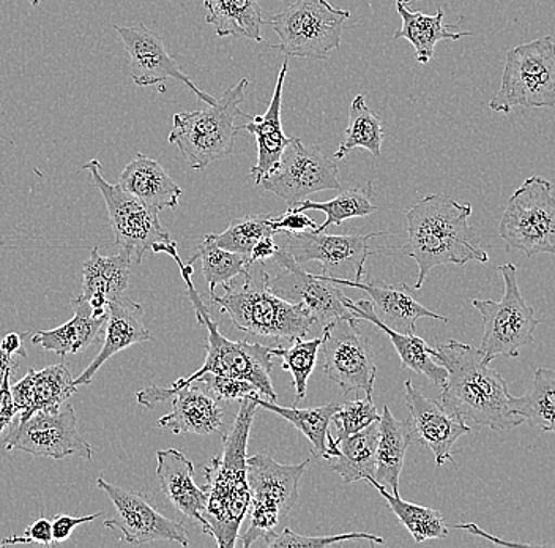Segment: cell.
<instances>
[{
  "label": "cell",
  "instance_id": "41",
  "mask_svg": "<svg viewBox=\"0 0 555 548\" xmlns=\"http://www.w3.org/2000/svg\"><path fill=\"white\" fill-rule=\"evenodd\" d=\"M276 234L275 227H273V215L260 214L235 218L223 232L207 234V238L218 247L241 253L249 258V253L260 239Z\"/></svg>",
  "mask_w": 555,
  "mask_h": 548
},
{
  "label": "cell",
  "instance_id": "28",
  "mask_svg": "<svg viewBox=\"0 0 555 548\" xmlns=\"http://www.w3.org/2000/svg\"><path fill=\"white\" fill-rule=\"evenodd\" d=\"M346 304L349 310L352 311L353 317L359 319V321L371 322V324L380 329L384 334H387L388 339L393 343L404 369L423 374L436 386L442 387L446 384V367L437 362L436 349L431 348L425 340L420 339L415 334H402V332L395 331V329L385 326L374 314L373 304L370 301L356 302L347 297Z\"/></svg>",
  "mask_w": 555,
  "mask_h": 548
},
{
  "label": "cell",
  "instance_id": "45",
  "mask_svg": "<svg viewBox=\"0 0 555 548\" xmlns=\"http://www.w3.org/2000/svg\"><path fill=\"white\" fill-rule=\"evenodd\" d=\"M197 383L204 384L218 402H241L243 398L260 395L258 387L249 383V381L241 380V378L225 377V374L206 373L197 380Z\"/></svg>",
  "mask_w": 555,
  "mask_h": 548
},
{
  "label": "cell",
  "instance_id": "13",
  "mask_svg": "<svg viewBox=\"0 0 555 548\" xmlns=\"http://www.w3.org/2000/svg\"><path fill=\"white\" fill-rule=\"evenodd\" d=\"M339 165L327 157L319 145H307L291 138L272 175L263 177L260 187L286 201L287 207L325 190H339Z\"/></svg>",
  "mask_w": 555,
  "mask_h": 548
},
{
  "label": "cell",
  "instance_id": "30",
  "mask_svg": "<svg viewBox=\"0 0 555 548\" xmlns=\"http://www.w3.org/2000/svg\"><path fill=\"white\" fill-rule=\"evenodd\" d=\"M73 308L75 317L59 328L35 334L34 345L41 346L44 352L55 353L64 359L69 354L85 352L89 346L99 343L107 318L92 317L89 305L79 294L73 300Z\"/></svg>",
  "mask_w": 555,
  "mask_h": 548
},
{
  "label": "cell",
  "instance_id": "27",
  "mask_svg": "<svg viewBox=\"0 0 555 548\" xmlns=\"http://www.w3.org/2000/svg\"><path fill=\"white\" fill-rule=\"evenodd\" d=\"M171 398L172 411L159 418L158 425L171 429L173 435L206 436L223 429V411L210 392L189 384L173 392Z\"/></svg>",
  "mask_w": 555,
  "mask_h": 548
},
{
  "label": "cell",
  "instance_id": "52",
  "mask_svg": "<svg viewBox=\"0 0 555 548\" xmlns=\"http://www.w3.org/2000/svg\"><path fill=\"white\" fill-rule=\"evenodd\" d=\"M17 366H20L17 356H10V354L2 348V345H0V387H2L7 374L15 373Z\"/></svg>",
  "mask_w": 555,
  "mask_h": 548
},
{
  "label": "cell",
  "instance_id": "7",
  "mask_svg": "<svg viewBox=\"0 0 555 548\" xmlns=\"http://www.w3.org/2000/svg\"><path fill=\"white\" fill-rule=\"evenodd\" d=\"M248 464L249 492V526L241 536L242 546L249 548L259 539L275 534L281 520L293 511L298 501V484L307 473L310 460L298 464H284L266 456L246 459Z\"/></svg>",
  "mask_w": 555,
  "mask_h": 548
},
{
  "label": "cell",
  "instance_id": "50",
  "mask_svg": "<svg viewBox=\"0 0 555 548\" xmlns=\"http://www.w3.org/2000/svg\"><path fill=\"white\" fill-rule=\"evenodd\" d=\"M278 244L275 242V235H270V238L260 239L258 244L253 247L251 253H249V265H255V263H263L269 262V259H273L276 256Z\"/></svg>",
  "mask_w": 555,
  "mask_h": 548
},
{
  "label": "cell",
  "instance_id": "6",
  "mask_svg": "<svg viewBox=\"0 0 555 548\" xmlns=\"http://www.w3.org/2000/svg\"><path fill=\"white\" fill-rule=\"evenodd\" d=\"M248 85V79L243 78L225 89L215 105L173 116L168 141L180 149L191 169H206L210 163L234 154L235 140L241 131L235 119L246 117L241 105Z\"/></svg>",
  "mask_w": 555,
  "mask_h": 548
},
{
  "label": "cell",
  "instance_id": "39",
  "mask_svg": "<svg viewBox=\"0 0 555 548\" xmlns=\"http://www.w3.org/2000/svg\"><path fill=\"white\" fill-rule=\"evenodd\" d=\"M384 130L379 117L366 105L364 95H357L349 107V125L346 128V137L335 152L336 160H345L353 149H364L374 158L382 154Z\"/></svg>",
  "mask_w": 555,
  "mask_h": 548
},
{
  "label": "cell",
  "instance_id": "5",
  "mask_svg": "<svg viewBox=\"0 0 555 548\" xmlns=\"http://www.w3.org/2000/svg\"><path fill=\"white\" fill-rule=\"evenodd\" d=\"M242 277L238 284H221L223 296L211 294V302L231 318L237 331L276 342H294L310 334L315 322L310 311L272 293L267 288L270 276L263 265L255 263Z\"/></svg>",
  "mask_w": 555,
  "mask_h": 548
},
{
  "label": "cell",
  "instance_id": "26",
  "mask_svg": "<svg viewBox=\"0 0 555 548\" xmlns=\"http://www.w3.org/2000/svg\"><path fill=\"white\" fill-rule=\"evenodd\" d=\"M12 392L21 412L20 421H26L38 411H57L78 392V386L68 367L57 364L38 372L30 369L12 386Z\"/></svg>",
  "mask_w": 555,
  "mask_h": 548
},
{
  "label": "cell",
  "instance_id": "37",
  "mask_svg": "<svg viewBox=\"0 0 555 548\" xmlns=\"http://www.w3.org/2000/svg\"><path fill=\"white\" fill-rule=\"evenodd\" d=\"M374 196L373 183L367 182L362 187L346 190L339 193L333 200L319 203V201L304 200L294 204L289 209L301 211H319L325 214V221L318 228V231H325L330 227H338L350 218L370 217L376 213L377 207L371 203Z\"/></svg>",
  "mask_w": 555,
  "mask_h": 548
},
{
  "label": "cell",
  "instance_id": "42",
  "mask_svg": "<svg viewBox=\"0 0 555 548\" xmlns=\"http://www.w3.org/2000/svg\"><path fill=\"white\" fill-rule=\"evenodd\" d=\"M322 339L294 340L289 348L276 346L270 348V354L281 357L283 369L293 374V383L295 387V404H301L307 397L308 380L314 372L315 364H318V354L321 349Z\"/></svg>",
  "mask_w": 555,
  "mask_h": 548
},
{
  "label": "cell",
  "instance_id": "25",
  "mask_svg": "<svg viewBox=\"0 0 555 548\" xmlns=\"http://www.w3.org/2000/svg\"><path fill=\"white\" fill-rule=\"evenodd\" d=\"M289 72V61H284L283 67L278 73L275 90H273L272 100L269 107L262 116H248V124L238 125V130L248 131L256 138L258 144V162L251 168V177L256 186H260L263 177L272 175L275 171L278 163L284 149L289 144L291 138H287L281 124V106H283V90L286 85V76Z\"/></svg>",
  "mask_w": 555,
  "mask_h": 548
},
{
  "label": "cell",
  "instance_id": "18",
  "mask_svg": "<svg viewBox=\"0 0 555 548\" xmlns=\"http://www.w3.org/2000/svg\"><path fill=\"white\" fill-rule=\"evenodd\" d=\"M275 262L281 267L276 277H269L267 288L276 296L293 304H301L319 324H327L338 318L353 317L347 307V297L322 276L307 272L284 250H278Z\"/></svg>",
  "mask_w": 555,
  "mask_h": 548
},
{
  "label": "cell",
  "instance_id": "46",
  "mask_svg": "<svg viewBox=\"0 0 555 548\" xmlns=\"http://www.w3.org/2000/svg\"><path fill=\"white\" fill-rule=\"evenodd\" d=\"M16 544H41L44 547L54 546V540H52V523L50 520L41 517V519L35 520L23 536L13 534V536L0 540V547L16 546Z\"/></svg>",
  "mask_w": 555,
  "mask_h": 548
},
{
  "label": "cell",
  "instance_id": "8",
  "mask_svg": "<svg viewBox=\"0 0 555 548\" xmlns=\"http://www.w3.org/2000/svg\"><path fill=\"white\" fill-rule=\"evenodd\" d=\"M555 106V43L541 37L506 53L501 88L489 102V110L508 114L516 107Z\"/></svg>",
  "mask_w": 555,
  "mask_h": 548
},
{
  "label": "cell",
  "instance_id": "29",
  "mask_svg": "<svg viewBox=\"0 0 555 548\" xmlns=\"http://www.w3.org/2000/svg\"><path fill=\"white\" fill-rule=\"evenodd\" d=\"M119 186L158 213L177 209L183 193L169 173L156 160L144 154H138L125 166Z\"/></svg>",
  "mask_w": 555,
  "mask_h": 548
},
{
  "label": "cell",
  "instance_id": "31",
  "mask_svg": "<svg viewBox=\"0 0 555 548\" xmlns=\"http://www.w3.org/2000/svg\"><path fill=\"white\" fill-rule=\"evenodd\" d=\"M412 0H397V12L402 21L401 29L397 30L393 40L405 38L414 47L415 59L420 64H428L436 54V44L442 40L457 41L464 37H472V33H453V26H446V13L439 10L436 15H426L422 12H412L409 3Z\"/></svg>",
  "mask_w": 555,
  "mask_h": 548
},
{
  "label": "cell",
  "instance_id": "2",
  "mask_svg": "<svg viewBox=\"0 0 555 548\" xmlns=\"http://www.w3.org/2000/svg\"><path fill=\"white\" fill-rule=\"evenodd\" d=\"M436 360L447 370L442 405L451 415L502 432L522 424L512 411L508 384L489 367L480 348L450 340L437 345Z\"/></svg>",
  "mask_w": 555,
  "mask_h": 548
},
{
  "label": "cell",
  "instance_id": "36",
  "mask_svg": "<svg viewBox=\"0 0 555 548\" xmlns=\"http://www.w3.org/2000/svg\"><path fill=\"white\" fill-rule=\"evenodd\" d=\"M255 400L258 407L275 412L280 418L286 419L287 422L297 426L310 439L312 456L315 459L327 460L330 422H332L333 416H335V412L338 411L341 405L328 404L322 405V407L300 409L297 407H280L275 402L260 398V395H255Z\"/></svg>",
  "mask_w": 555,
  "mask_h": 548
},
{
  "label": "cell",
  "instance_id": "17",
  "mask_svg": "<svg viewBox=\"0 0 555 548\" xmlns=\"http://www.w3.org/2000/svg\"><path fill=\"white\" fill-rule=\"evenodd\" d=\"M96 487L109 496L116 508V517L107 519L104 526L119 531L121 543L144 546L156 540H168L183 547L189 546V531L185 526L163 515L149 501L147 496L117 487L103 477L96 481Z\"/></svg>",
  "mask_w": 555,
  "mask_h": 548
},
{
  "label": "cell",
  "instance_id": "23",
  "mask_svg": "<svg viewBox=\"0 0 555 548\" xmlns=\"http://www.w3.org/2000/svg\"><path fill=\"white\" fill-rule=\"evenodd\" d=\"M156 477L159 487L177 512L201 525L207 534V522L204 512L207 508L206 488L194 482L193 461L177 449H165L156 453Z\"/></svg>",
  "mask_w": 555,
  "mask_h": 548
},
{
  "label": "cell",
  "instance_id": "14",
  "mask_svg": "<svg viewBox=\"0 0 555 548\" xmlns=\"http://www.w3.org/2000/svg\"><path fill=\"white\" fill-rule=\"evenodd\" d=\"M321 349L324 372L345 394L363 391L373 395L377 367L370 340L356 317L338 318L324 326Z\"/></svg>",
  "mask_w": 555,
  "mask_h": 548
},
{
  "label": "cell",
  "instance_id": "11",
  "mask_svg": "<svg viewBox=\"0 0 555 548\" xmlns=\"http://www.w3.org/2000/svg\"><path fill=\"white\" fill-rule=\"evenodd\" d=\"M499 234L509 248L527 258L555 255V197L553 183L532 176L509 196L499 225Z\"/></svg>",
  "mask_w": 555,
  "mask_h": 548
},
{
  "label": "cell",
  "instance_id": "19",
  "mask_svg": "<svg viewBox=\"0 0 555 548\" xmlns=\"http://www.w3.org/2000/svg\"><path fill=\"white\" fill-rule=\"evenodd\" d=\"M114 29L119 34L125 51L130 55V76L134 85L147 88V86L158 85L166 79H176L193 90L194 95L206 102L207 105L217 103L215 97L203 92L191 81L190 76L182 72L176 59L166 51L162 38L156 36L154 30L149 29L145 24L114 26Z\"/></svg>",
  "mask_w": 555,
  "mask_h": 548
},
{
  "label": "cell",
  "instance_id": "48",
  "mask_svg": "<svg viewBox=\"0 0 555 548\" xmlns=\"http://www.w3.org/2000/svg\"><path fill=\"white\" fill-rule=\"evenodd\" d=\"M100 515H102V513H93V515L87 517L55 515L51 522L52 540H54V546L55 544L67 543L76 526L93 522V520L99 519Z\"/></svg>",
  "mask_w": 555,
  "mask_h": 548
},
{
  "label": "cell",
  "instance_id": "10",
  "mask_svg": "<svg viewBox=\"0 0 555 548\" xmlns=\"http://www.w3.org/2000/svg\"><path fill=\"white\" fill-rule=\"evenodd\" d=\"M503 284L502 300H472L483 318V339L480 349L486 362L491 364L498 357H518L520 349L533 342L540 321L535 308L527 304L518 286V267L508 263L499 267Z\"/></svg>",
  "mask_w": 555,
  "mask_h": 548
},
{
  "label": "cell",
  "instance_id": "38",
  "mask_svg": "<svg viewBox=\"0 0 555 548\" xmlns=\"http://www.w3.org/2000/svg\"><path fill=\"white\" fill-rule=\"evenodd\" d=\"M367 482L379 492L382 498H385L388 508L397 515L398 522L414 537L416 544L431 539H446L449 536V526L440 512L404 501L399 495L388 494L387 488L374 479Z\"/></svg>",
  "mask_w": 555,
  "mask_h": 548
},
{
  "label": "cell",
  "instance_id": "47",
  "mask_svg": "<svg viewBox=\"0 0 555 548\" xmlns=\"http://www.w3.org/2000/svg\"><path fill=\"white\" fill-rule=\"evenodd\" d=\"M273 227H275L278 234H281V232L312 231L319 228L318 224L311 217H308L307 213L289 209V207L280 217H273Z\"/></svg>",
  "mask_w": 555,
  "mask_h": 548
},
{
  "label": "cell",
  "instance_id": "35",
  "mask_svg": "<svg viewBox=\"0 0 555 548\" xmlns=\"http://www.w3.org/2000/svg\"><path fill=\"white\" fill-rule=\"evenodd\" d=\"M512 411L522 424L555 433V370L540 367L522 397L512 398Z\"/></svg>",
  "mask_w": 555,
  "mask_h": 548
},
{
  "label": "cell",
  "instance_id": "34",
  "mask_svg": "<svg viewBox=\"0 0 555 548\" xmlns=\"http://www.w3.org/2000/svg\"><path fill=\"white\" fill-rule=\"evenodd\" d=\"M206 21L215 27L217 36L248 38L260 43L266 24L259 0H203Z\"/></svg>",
  "mask_w": 555,
  "mask_h": 548
},
{
  "label": "cell",
  "instance_id": "40",
  "mask_svg": "<svg viewBox=\"0 0 555 548\" xmlns=\"http://www.w3.org/2000/svg\"><path fill=\"white\" fill-rule=\"evenodd\" d=\"M197 259L203 263V273L207 280L210 296L215 294V288L218 284L232 282L251 266L246 256L218 247L207 235L201 244L196 245V253L191 256L190 265H194Z\"/></svg>",
  "mask_w": 555,
  "mask_h": 548
},
{
  "label": "cell",
  "instance_id": "43",
  "mask_svg": "<svg viewBox=\"0 0 555 548\" xmlns=\"http://www.w3.org/2000/svg\"><path fill=\"white\" fill-rule=\"evenodd\" d=\"M332 421L335 422L336 430H338L336 436H347L362 432L374 422H379L380 415L374 405L373 395H366L364 398H357V400L341 405Z\"/></svg>",
  "mask_w": 555,
  "mask_h": 548
},
{
  "label": "cell",
  "instance_id": "15",
  "mask_svg": "<svg viewBox=\"0 0 555 548\" xmlns=\"http://www.w3.org/2000/svg\"><path fill=\"white\" fill-rule=\"evenodd\" d=\"M3 446L7 450H23L52 460L78 456L90 461L93 457L92 447L79 433L72 404H65L57 411H38L26 421H17L10 426Z\"/></svg>",
  "mask_w": 555,
  "mask_h": 548
},
{
  "label": "cell",
  "instance_id": "3",
  "mask_svg": "<svg viewBox=\"0 0 555 548\" xmlns=\"http://www.w3.org/2000/svg\"><path fill=\"white\" fill-rule=\"evenodd\" d=\"M258 404L255 397L241 400L237 418L223 436V447L210 463L203 464L206 477L207 536L220 548H234L241 539L243 519L249 511L251 492L248 482V439Z\"/></svg>",
  "mask_w": 555,
  "mask_h": 548
},
{
  "label": "cell",
  "instance_id": "53",
  "mask_svg": "<svg viewBox=\"0 0 555 548\" xmlns=\"http://www.w3.org/2000/svg\"><path fill=\"white\" fill-rule=\"evenodd\" d=\"M30 3H33V5L37 7V5H40V0H30Z\"/></svg>",
  "mask_w": 555,
  "mask_h": 548
},
{
  "label": "cell",
  "instance_id": "49",
  "mask_svg": "<svg viewBox=\"0 0 555 548\" xmlns=\"http://www.w3.org/2000/svg\"><path fill=\"white\" fill-rule=\"evenodd\" d=\"M12 377L13 373L7 374L2 387H0V436L3 435L7 429L12 426L16 412H20L15 398H13Z\"/></svg>",
  "mask_w": 555,
  "mask_h": 548
},
{
  "label": "cell",
  "instance_id": "51",
  "mask_svg": "<svg viewBox=\"0 0 555 548\" xmlns=\"http://www.w3.org/2000/svg\"><path fill=\"white\" fill-rule=\"evenodd\" d=\"M0 345H2V348L5 349L10 356H17L21 357V359H26L27 357V352L23 346V336L17 334V332H10V334L3 336V339L0 340Z\"/></svg>",
  "mask_w": 555,
  "mask_h": 548
},
{
  "label": "cell",
  "instance_id": "32",
  "mask_svg": "<svg viewBox=\"0 0 555 548\" xmlns=\"http://www.w3.org/2000/svg\"><path fill=\"white\" fill-rule=\"evenodd\" d=\"M414 442V426L411 421H398L390 408L384 407L379 421V442H377L376 479L384 487H390L399 495V477L404 468L405 454Z\"/></svg>",
  "mask_w": 555,
  "mask_h": 548
},
{
  "label": "cell",
  "instance_id": "16",
  "mask_svg": "<svg viewBox=\"0 0 555 548\" xmlns=\"http://www.w3.org/2000/svg\"><path fill=\"white\" fill-rule=\"evenodd\" d=\"M393 232L376 231L370 234H325V231L283 232L278 247L289 253L298 263L318 262L322 265V276L341 277L352 272L356 282L363 279L364 263L370 252V241Z\"/></svg>",
  "mask_w": 555,
  "mask_h": 548
},
{
  "label": "cell",
  "instance_id": "1",
  "mask_svg": "<svg viewBox=\"0 0 555 548\" xmlns=\"http://www.w3.org/2000/svg\"><path fill=\"white\" fill-rule=\"evenodd\" d=\"M152 252L168 253L179 266L180 276L186 284V294H189L191 304H193L197 322L204 326L207 331V342L204 346L207 357L206 362L197 372L182 378V380L173 381L171 387H159L154 384V386L139 391L137 394L138 404L141 407L152 409L155 405L171 398L173 392L180 390V387L193 384L194 381L199 380L206 373L225 374V377L249 381L258 387L260 395H263L266 400L275 402L276 404L278 395L272 381L273 360L269 346L260 345V343L234 342V340L225 339L221 334L218 322L211 317L199 291L194 286V267L190 263L185 265L180 259L176 242H163V244L155 245Z\"/></svg>",
  "mask_w": 555,
  "mask_h": 548
},
{
  "label": "cell",
  "instance_id": "9",
  "mask_svg": "<svg viewBox=\"0 0 555 548\" xmlns=\"http://www.w3.org/2000/svg\"><path fill=\"white\" fill-rule=\"evenodd\" d=\"M349 18V10L336 9L328 0H297L270 20L280 38V44L272 48L286 58L325 61L341 48Z\"/></svg>",
  "mask_w": 555,
  "mask_h": 548
},
{
  "label": "cell",
  "instance_id": "44",
  "mask_svg": "<svg viewBox=\"0 0 555 548\" xmlns=\"http://www.w3.org/2000/svg\"><path fill=\"white\" fill-rule=\"evenodd\" d=\"M370 540L371 544H384L380 536L367 533H345L336 534V536H301V534L294 533L293 530L286 528L281 534H272L266 537L263 544L267 547L281 548V547H307V548H324L330 546H338L345 544L347 540Z\"/></svg>",
  "mask_w": 555,
  "mask_h": 548
},
{
  "label": "cell",
  "instance_id": "4",
  "mask_svg": "<svg viewBox=\"0 0 555 548\" xmlns=\"http://www.w3.org/2000/svg\"><path fill=\"white\" fill-rule=\"evenodd\" d=\"M470 215V204L442 195L423 197L405 213L408 244L402 252L418 266L415 290H422L434 267L489 262L488 253L468 225Z\"/></svg>",
  "mask_w": 555,
  "mask_h": 548
},
{
  "label": "cell",
  "instance_id": "24",
  "mask_svg": "<svg viewBox=\"0 0 555 548\" xmlns=\"http://www.w3.org/2000/svg\"><path fill=\"white\" fill-rule=\"evenodd\" d=\"M131 266L134 265L125 253L103 256L99 247L90 250L82 267V291L79 296L89 305L92 317L107 318L109 302L127 293Z\"/></svg>",
  "mask_w": 555,
  "mask_h": 548
},
{
  "label": "cell",
  "instance_id": "33",
  "mask_svg": "<svg viewBox=\"0 0 555 548\" xmlns=\"http://www.w3.org/2000/svg\"><path fill=\"white\" fill-rule=\"evenodd\" d=\"M338 456L328 460L330 468L341 476L345 484L373 481L377 470V442L379 422H374L353 435L336 436Z\"/></svg>",
  "mask_w": 555,
  "mask_h": 548
},
{
  "label": "cell",
  "instance_id": "21",
  "mask_svg": "<svg viewBox=\"0 0 555 548\" xmlns=\"http://www.w3.org/2000/svg\"><path fill=\"white\" fill-rule=\"evenodd\" d=\"M328 282L341 284V286L357 288L370 296L373 304L374 314L388 328L402 334H415L416 321L422 318L439 319V321L449 322L450 319L442 315L434 314L420 304L412 294L411 288L405 283H384V282H366L362 280L341 279V277L322 276Z\"/></svg>",
  "mask_w": 555,
  "mask_h": 548
},
{
  "label": "cell",
  "instance_id": "12",
  "mask_svg": "<svg viewBox=\"0 0 555 548\" xmlns=\"http://www.w3.org/2000/svg\"><path fill=\"white\" fill-rule=\"evenodd\" d=\"M81 169L89 173L90 183L102 193L117 248L133 265H141L145 253L151 252L155 245L171 241L168 230L159 221L158 211L125 192L119 183L113 186L107 182L100 171L102 165L99 160H90Z\"/></svg>",
  "mask_w": 555,
  "mask_h": 548
},
{
  "label": "cell",
  "instance_id": "20",
  "mask_svg": "<svg viewBox=\"0 0 555 548\" xmlns=\"http://www.w3.org/2000/svg\"><path fill=\"white\" fill-rule=\"evenodd\" d=\"M404 392L416 442L431 449L439 467H442L446 461L454 463V444L461 436L470 433V426L460 416L447 411L439 402L423 395L414 387L411 380L404 381Z\"/></svg>",
  "mask_w": 555,
  "mask_h": 548
},
{
  "label": "cell",
  "instance_id": "22",
  "mask_svg": "<svg viewBox=\"0 0 555 548\" xmlns=\"http://www.w3.org/2000/svg\"><path fill=\"white\" fill-rule=\"evenodd\" d=\"M152 334L144 324V308L130 297L120 296L107 305V319L104 326V340L102 349L89 367L76 378V386H89L104 364L116 356L117 353L138 345L151 342Z\"/></svg>",
  "mask_w": 555,
  "mask_h": 548
}]
</instances>
